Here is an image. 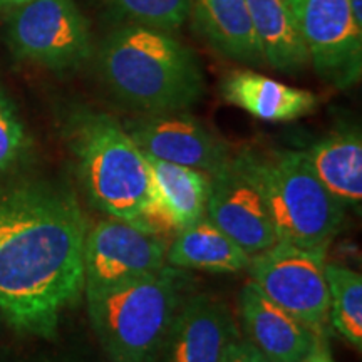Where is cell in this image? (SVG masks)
Segmentation results:
<instances>
[{
  "label": "cell",
  "instance_id": "cell-1",
  "mask_svg": "<svg viewBox=\"0 0 362 362\" xmlns=\"http://www.w3.org/2000/svg\"><path fill=\"white\" fill-rule=\"evenodd\" d=\"M88 228L67 189L47 183L0 189V314L13 329L56 334L84 291Z\"/></svg>",
  "mask_w": 362,
  "mask_h": 362
},
{
  "label": "cell",
  "instance_id": "cell-2",
  "mask_svg": "<svg viewBox=\"0 0 362 362\" xmlns=\"http://www.w3.org/2000/svg\"><path fill=\"white\" fill-rule=\"evenodd\" d=\"M103 84L136 115L188 111L205 94L197 52L168 30L126 24L98 51Z\"/></svg>",
  "mask_w": 362,
  "mask_h": 362
},
{
  "label": "cell",
  "instance_id": "cell-3",
  "mask_svg": "<svg viewBox=\"0 0 362 362\" xmlns=\"http://www.w3.org/2000/svg\"><path fill=\"white\" fill-rule=\"evenodd\" d=\"M187 275L171 265L84 293L89 320L111 362H153L185 304Z\"/></svg>",
  "mask_w": 362,
  "mask_h": 362
},
{
  "label": "cell",
  "instance_id": "cell-4",
  "mask_svg": "<svg viewBox=\"0 0 362 362\" xmlns=\"http://www.w3.org/2000/svg\"><path fill=\"white\" fill-rule=\"evenodd\" d=\"M66 138L90 205L134 223L151 198V181L146 158L121 121L106 112L76 111Z\"/></svg>",
  "mask_w": 362,
  "mask_h": 362
},
{
  "label": "cell",
  "instance_id": "cell-5",
  "mask_svg": "<svg viewBox=\"0 0 362 362\" xmlns=\"http://www.w3.org/2000/svg\"><path fill=\"white\" fill-rule=\"evenodd\" d=\"M269 208L279 242L329 248L346 210L322 187L302 151L237 153Z\"/></svg>",
  "mask_w": 362,
  "mask_h": 362
},
{
  "label": "cell",
  "instance_id": "cell-6",
  "mask_svg": "<svg viewBox=\"0 0 362 362\" xmlns=\"http://www.w3.org/2000/svg\"><path fill=\"white\" fill-rule=\"evenodd\" d=\"M8 42L22 61L54 72L79 69L93 56L89 22L74 0H27L12 7Z\"/></svg>",
  "mask_w": 362,
  "mask_h": 362
},
{
  "label": "cell",
  "instance_id": "cell-7",
  "mask_svg": "<svg viewBox=\"0 0 362 362\" xmlns=\"http://www.w3.org/2000/svg\"><path fill=\"white\" fill-rule=\"evenodd\" d=\"M327 248H302L277 242L250 257L252 282L270 300L324 336L329 324Z\"/></svg>",
  "mask_w": 362,
  "mask_h": 362
},
{
  "label": "cell",
  "instance_id": "cell-8",
  "mask_svg": "<svg viewBox=\"0 0 362 362\" xmlns=\"http://www.w3.org/2000/svg\"><path fill=\"white\" fill-rule=\"evenodd\" d=\"M309 62L324 83L347 89L362 74V27L349 0H291Z\"/></svg>",
  "mask_w": 362,
  "mask_h": 362
},
{
  "label": "cell",
  "instance_id": "cell-9",
  "mask_svg": "<svg viewBox=\"0 0 362 362\" xmlns=\"http://www.w3.org/2000/svg\"><path fill=\"white\" fill-rule=\"evenodd\" d=\"M168 243L133 221L107 216L88 228L84 291L96 292L153 274L166 265Z\"/></svg>",
  "mask_w": 362,
  "mask_h": 362
},
{
  "label": "cell",
  "instance_id": "cell-10",
  "mask_svg": "<svg viewBox=\"0 0 362 362\" xmlns=\"http://www.w3.org/2000/svg\"><path fill=\"white\" fill-rule=\"evenodd\" d=\"M121 124L143 155L200 170L208 176L223 170L233 158L228 143L188 111L134 115Z\"/></svg>",
  "mask_w": 362,
  "mask_h": 362
},
{
  "label": "cell",
  "instance_id": "cell-11",
  "mask_svg": "<svg viewBox=\"0 0 362 362\" xmlns=\"http://www.w3.org/2000/svg\"><path fill=\"white\" fill-rule=\"evenodd\" d=\"M205 216L248 255L279 242L264 197L237 155L210 176Z\"/></svg>",
  "mask_w": 362,
  "mask_h": 362
},
{
  "label": "cell",
  "instance_id": "cell-12",
  "mask_svg": "<svg viewBox=\"0 0 362 362\" xmlns=\"http://www.w3.org/2000/svg\"><path fill=\"white\" fill-rule=\"evenodd\" d=\"M238 310L245 341L269 362H305L324 344V336L270 300L252 280L240 292Z\"/></svg>",
  "mask_w": 362,
  "mask_h": 362
},
{
  "label": "cell",
  "instance_id": "cell-13",
  "mask_svg": "<svg viewBox=\"0 0 362 362\" xmlns=\"http://www.w3.org/2000/svg\"><path fill=\"white\" fill-rule=\"evenodd\" d=\"M240 332L220 297L198 293L185 300L160 351L161 362H221Z\"/></svg>",
  "mask_w": 362,
  "mask_h": 362
},
{
  "label": "cell",
  "instance_id": "cell-14",
  "mask_svg": "<svg viewBox=\"0 0 362 362\" xmlns=\"http://www.w3.org/2000/svg\"><path fill=\"white\" fill-rule=\"evenodd\" d=\"M220 96L267 123H291L314 115L319 107V98L312 90L293 88L250 69L228 72L220 83Z\"/></svg>",
  "mask_w": 362,
  "mask_h": 362
},
{
  "label": "cell",
  "instance_id": "cell-15",
  "mask_svg": "<svg viewBox=\"0 0 362 362\" xmlns=\"http://www.w3.org/2000/svg\"><path fill=\"white\" fill-rule=\"evenodd\" d=\"M322 187L344 210L361 214L362 136L357 126H339L302 151Z\"/></svg>",
  "mask_w": 362,
  "mask_h": 362
},
{
  "label": "cell",
  "instance_id": "cell-16",
  "mask_svg": "<svg viewBox=\"0 0 362 362\" xmlns=\"http://www.w3.org/2000/svg\"><path fill=\"white\" fill-rule=\"evenodd\" d=\"M188 19L220 56L252 67L265 66L245 0H189Z\"/></svg>",
  "mask_w": 362,
  "mask_h": 362
},
{
  "label": "cell",
  "instance_id": "cell-17",
  "mask_svg": "<svg viewBox=\"0 0 362 362\" xmlns=\"http://www.w3.org/2000/svg\"><path fill=\"white\" fill-rule=\"evenodd\" d=\"M265 66L298 74L310 66L291 0H245Z\"/></svg>",
  "mask_w": 362,
  "mask_h": 362
},
{
  "label": "cell",
  "instance_id": "cell-18",
  "mask_svg": "<svg viewBox=\"0 0 362 362\" xmlns=\"http://www.w3.org/2000/svg\"><path fill=\"white\" fill-rule=\"evenodd\" d=\"M248 253L206 216L185 226L166 250V265L180 270L238 274L247 270Z\"/></svg>",
  "mask_w": 362,
  "mask_h": 362
},
{
  "label": "cell",
  "instance_id": "cell-19",
  "mask_svg": "<svg viewBox=\"0 0 362 362\" xmlns=\"http://www.w3.org/2000/svg\"><path fill=\"white\" fill-rule=\"evenodd\" d=\"M151 198L176 221L180 230L205 216L210 176L200 170L148 156Z\"/></svg>",
  "mask_w": 362,
  "mask_h": 362
},
{
  "label": "cell",
  "instance_id": "cell-20",
  "mask_svg": "<svg viewBox=\"0 0 362 362\" xmlns=\"http://www.w3.org/2000/svg\"><path fill=\"white\" fill-rule=\"evenodd\" d=\"M329 320L357 351L362 349V275L346 265L325 264Z\"/></svg>",
  "mask_w": 362,
  "mask_h": 362
},
{
  "label": "cell",
  "instance_id": "cell-21",
  "mask_svg": "<svg viewBox=\"0 0 362 362\" xmlns=\"http://www.w3.org/2000/svg\"><path fill=\"white\" fill-rule=\"evenodd\" d=\"M126 24L175 33L189 16V0H101Z\"/></svg>",
  "mask_w": 362,
  "mask_h": 362
},
{
  "label": "cell",
  "instance_id": "cell-22",
  "mask_svg": "<svg viewBox=\"0 0 362 362\" xmlns=\"http://www.w3.org/2000/svg\"><path fill=\"white\" fill-rule=\"evenodd\" d=\"M33 153V139L19 110L0 88V175L19 170Z\"/></svg>",
  "mask_w": 362,
  "mask_h": 362
},
{
  "label": "cell",
  "instance_id": "cell-23",
  "mask_svg": "<svg viewBox=\"0 0 362 362\" xmlns=\"http://www.w3.org/2000/svg\"><path fill=\"white\" fill-rule=\"evenodd\" d=\"M221 362H269L260 354L250 342L245 339L238 337L237 341L230 344V347L225 352V357Z\"/></svg>",
  "mask_w": 362,
  "mask_h": 362
},
{
  "label": "cell",
  "instance_id": "cell-24",
  "mask_svg": "<svg viewBox=\"0 0 362 362\" xmlns=\"http://www.w3.org/2000/svg\"><path fill=\"white\" fill-rule=\"evenodd\" d=\"M305 362H336V361L332 359V356L329 354L327 347H325L322 344V346H320L319 349H317L314 354H312Z\"/></svg>",
  "mask_w": 362,
  "mask_h": 362
},
{
  "label": "cell",
  "instance_id": "cell-25",
  "mask_svg": "<svg viewBox=\"0 0 362 362\" xmlns=\"http://www.w3.org/2000/svg\"><path fill=\"white\" fill-rule=\"evenodd\" d=\"M349 6L354 16V21L362 27V0H349Z\"/></svg>",
  "mask_w": 362,
  "mask_h": 362
},
{
  "label": "cell",
  "instance_id": "cell-26",
  "mask_svg": "<svg viewBox=\"0 0 362 362\" xmlns=\"http://www.w3.org/2000/svg\"><path fill=\"white\" fill-rule=\"evenodd\" d=\"M24 2H27V0H0V7H8V8H12V7H16V6H21V4H24Z\"/></svg>",
  "mask_w": 362,
  "mask_h": 362
}]
</instances>
